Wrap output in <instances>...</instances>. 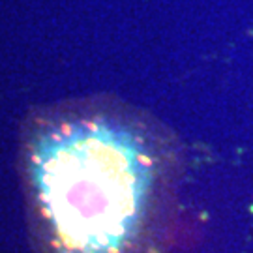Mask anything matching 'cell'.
<instances>
[{
    "instance_id": "cell-1",
    "label": "cell",
    "mask_w": 253,
    "mask_h": 253,
    "mask_svg": "<svg viewBox=\"0 0 253 253\" xmlns=\"http://www.w3.org/2000/svg\"><path fill=\"white\" fill-rule=\"evenodd\" d=\"M40 191L72 253H122L137 235L154 184L135 120L115 109L73 111L42 141Z\"/></svg>"
}]
</instances>
